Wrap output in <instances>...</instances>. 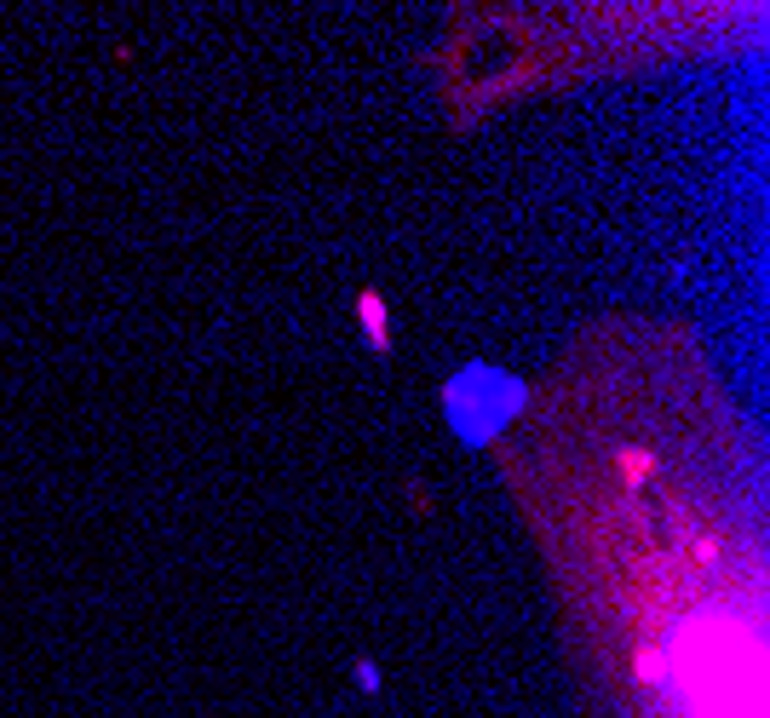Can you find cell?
Instances as JSON below:
<instances>
[{"instance_id":"1","label":"cell","mask_w":770,"mask_h":718,"mask_svg":"<svg viewBox=\"0 0 770 718\" xmlns=\"http://www.w3.org/2000/svg\"><path fill=\"white\" fill-rule=\"evenodd\" d=\"M356 311H363V328H369L374 351H385V345H392V340H385V305H380V294H363V305H356Z\"/></svg>"}]
</instances>
